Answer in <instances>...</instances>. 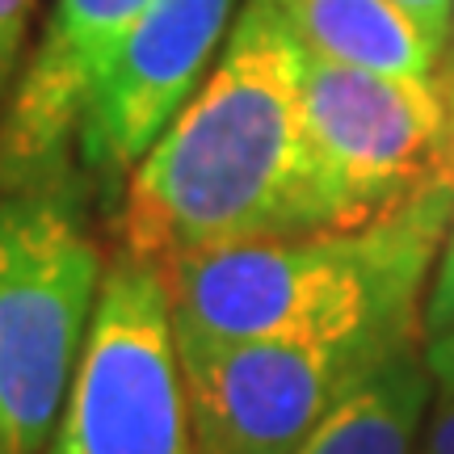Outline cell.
Masks as SVG:
<instances>
[{
    "mask_svg": "<svg viewBox=\"0 0 454 454\" xmlns=\"http://www.w3.org/2000/svg\"><path fill=\"white\" fill-rule=\"evenodd\" d=\"M303 55L274 0H244L211 76L114 202L118 248L168 265L333 227L303 122Z\"/></svg>",
    "mask_w": 454,
    "mask_h": 454,
    "instance_id": "obj_1",
    "label": "cell"
},
{
    "mask_svg": "<svg viewBox=\"0 0 454 454\" xmlns=\"http://www.w3.org/2000/svg\"><path fill=\"white\" fill-rule=\"evenodd\" d=\"M454 219V185L362 227L227 244L164 265L181 333L215 340H349L425 333L421 308Z\"/></svg>",
    "mask_w": 454,
    "mask_h": 454,
    "instance_id": "obj_2",
    "label": "cell"
},
{
    "mask_svg": "<svg viewBox=\"0 0 454 454\" xmlns=\"http://www.w3.org/2000/svg\"><path fill=\"white\" fill-rule=\"evenodd\" d=\"M106 265L67 177L0 194V438L9 454L47 450Z\"/></svg>",
    "mask_w": 454,
    "mask_h": 454,
    "instance_id": "obj_3",
    "label": "cell"
},
{
    "mask_svg": "<svg viewBox=\"0 0 454 454\" xmlns=\"http://www.w3.org/2000/svg\"><path fill=\"white\" fill-rule=\"evenodd\" d=\"M43 454H194L164 265L118 248Z\"/></svg>",
    "mask_w": 454,
    "mask_h": 454,
    "instance_id": "obj_4",
    "label": "cell"
},
{
    "mask_svg": "<svg viewBox=\"0 0 454 454\" xmlns=\"http://www.w3.org/2000/svg\"><path fill=\"white\" fill-rule=\"evenodd\" d=\"M421 340H215L177 328L194 454H291L349 391Z\"/></svg>",
    "mask_w": 454,
    "mask_h": 454,
    "instance_id": "obj_5",
    "label": "cell"
},
{
    "mask_svg": "<svg viewBox=\"0 0 454 454\" xmlns=\"http://www.w3.org/2000/svg\"><path fill=\"white\" fill-rule=\"evenodd\" d=\"M303 122L333 227H362L438 181L450 135V84L446 72L395 76L308 51Z\"/></svg>",
    "mask_w": 454,
    "mask_h": 454,
    "instance_id": "obj_6",
    "label": "cell"
},
{
    "mask_svg": "<svg viewBox=\"0 0 454 454\" xmlns=\"http://www.w3.org/2000/svg\"><path fill=\"white\" fill-rule=\"evenodd\" d=\"M244 0H152L122 34L76 127V160L118 202L135 164L211 76Z\"/></svg>",
    "mask_w": 454,
    "mask_h": 454,
    "instance_id": "obj_7",
    "label": "cell"
},
{
    "mask_svg": "<svg viewBox=\"0 0 454 454\" xmlns=\"http://www.w3.org/2000/svg\"><path fill=\"white\" fill-rule=\"evenodd\" d=\"M147 4L152 0H55L47 34L0 110V194L67 177L89 89Z\"/></svg>",
    "mask_w": 454,
    "mask_h": 454,
    "instance_id": "obj_8",
    "label": "cell"
},
{
    "mask_svg": "<svg viewBox=\"0 0 454 454\" xmlns=\"http://www.w3.org/2000/svg\"><path fill=\"white\" fill-rule=\"evenodd\" d=\"M303 51L349 67L429 76L442 55L395 0H274Z\"/></svg>",
    "mask_w": 454,
    "mask_h": 454,
    "instance_id": "obj_9",
    "label": "cell"
},
{
    "mask_svg": "<svg viewBox=\"0 0 454 454\" xmlns=\"http://www.w3.org/2000/svg\"><path fill=\"white\" fill-rule=\"evenodd\" d=\"M421 345L379 366L291 454H417L425 412L438 391Z\"/></svg>",
    "mask_w": 454,
    "mask_h": 454,
    "instance_id": "obj_10",
    "label": "cell"
},
{
    "mask_svg": "<svg viewBox=\"0 0 454 454\" xmlns=\"http://www.w3.org/2000/svg\"><path fill=\"white\" fill-rule=\"evenodd\" d=\"M421 328H425V340L442 337V333H450V328H454V219H450V227H446V240H442L438 265H434L429 291H425Z\"/></svg>",
    "mask_w": 454,
    "mask_h": 454,
    "instance_id": "obj_11",
    "label": "cell"
},
{
    "mask_svg": "<svg viewBox=\"0 0 454 454\" xmlns=\"http://www.w3.org/2000/svg\"><path fill=\"white\" fill-rule=\"evenodd\" d=\"M34 0H0V101L13 84L17 59H21V43H26V26H30Z\"/></svg>",
    "mask_w": 454,
    "mask_h": 454,
    "instance_id": "obj_12",
    "label": "cell"
},
{
    "mask_svg": "<svg viewBox=\"0 0 454 454\" xmlns=\"http://www.w3.org/2000/svg\"><path fill=\"white\" fill-rule=\"evenodd\" d=\"M400 9H404L421 34L442 51V55H450V34H454V0H395Z\"/></svg>",
    "mask_w": 454,
    "mask_h": 454,
    "instance_id": "obj_13",
    "label": "cell"
},
{
    "mask_svg": "<svg viewBox=\"0 0 454 454\" xmlns=\"http://www.w3.org/2000/svg\"><path fill=\"white\" fill-rule=\"evenodd\" d=\"M425 366L434 374V387H438L442 400H454V328L442 333V337H429L421 345Z\"/></svg>",
    "mask_w": 454,
    "mask_h": 454,
    "instance_id": "obj_14",
    "label": "cell"
},
{
    "mask_svg": "<svg viewBox=\"0 0 454 454\" xmlns=\"http://www.w3.org/2000/svg\"><path fill=\"white\" fill-rule=\"evenodd\" d=\"M417 454H454V400H442L429 412V421L421 429V446Z\"/></svg>",
    "mask_w": 454,
    "mask_h": 454,
    "instance_id": "obj_15",
    "label": "cell"
},
{
    "mask_svg": "<svg viewBox=\"0 0 454 454\" xmlns=\"http://www.w3.org/2000/svg\"><path fill=\"white\" fill-rule=\"evenodd\" d=\"M438 181L454 185V98H450V135H446V152H442V173Z\"/></svg>",
    "mask_w": 454,
    "mask_h": 454,
    "instance_id": "obj_16",
    "label": "cell"
},
{
    "mask_svg": "<svg viewBox=\"0 0 454 454\" xmlns=\"http://www.w3.org/2000/svg\"><path fill=\"white\" fill-rule=\"evenodd\" d=\"M442 72H446V84H450V98H454V55H446V64H442Z\"/></svg>",
    "mask_w": 454,
    "mask_h": 454,
    "instance_id": "obj_17",
    "label": "cell"
},
{
    "mask_svg": "<svg viewBox=\"0 0 454 454\" xmlns=\"http://www.w3.org/2000/svg\"><path fill=\"white\" fill-rule=\"evenodd\" d=\"M0 454H9V446H4V438H0Z\"/></svg>",
    "mask_w": 454,
    "mask_h": 454,
    "instance_id": "obj_18",
    "label": "cell"
},
{
    "mask_svg": "<svg viewBox=\"0 0 454 454\" xmlns=\"http://www.w3.org/2000/svg\"><path fill=\"white\" fill-rule=\"evenodd\" d=\"M450 55H454V34H450Z\"/></svg>",
    "mask_w": 454,
    "mask_h": 454,
    "instance_id": "obj_19",
    "label": "cell"
}]
</instances>
